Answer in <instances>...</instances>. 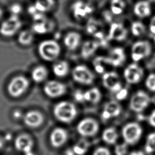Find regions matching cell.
<instances>
[{
	"mask_svg": "<svg viewBox=\"0 0 155 155\" xmlns=\"http://www.w3.org/2000/svg\"><path fill=\"white\" fill-rule=\"evenodd\" d=\"M77 109L71 102L62 101L55 105L53 114L56 119L63 123L71 122L77 116Z\"/></svg>",
	"mask_w": 155,
	"mask_h": 155,
	"instance_id": "6da1fadb",
	"label": "cell"
},
{
	"mask_svg": "<svg viewBox=\"0 0 155 155\" xmlns=\"http://www.w3.org/2000/svg\"><path fill=\"white\" fill-rule=\"evenodd\" d=\"M61 47L59 44L53 39L42 41L38 46L39 56L46 61H53L59 55Z\"/></svg>",
	"mask_w": 155,
	"mask_h": 155,
	"instance_id": "7a4b0ae2",
	"label": "cell"
},
{
	"mask_svg": "<svg viewBox=\"0 0 155 155\" xmlns=\"http://www.w3.org/2000/svg\"><path fill=\"white\" fill-rule=\"evenodd\" d=\"M142 135V128L137 122L126 124L122 128V136L124 142L133 145L139 142Z\"/></svg>",
	"mask_w": 155,
	"mask_h": 155,
	"instance_id": "3957f363",
	"label": "cell"
},
{
	"mask_svg": "<svg viewBox=\"0 0 155 155\" xmlns=\"http://www.w3.org/2000/svg\"><path fill=\"white\" fill-rule=\"evenodd\" d=\"M29 86L28 80L23 76L13 78L7 86L8 94L13 97H18L24 94Z\"/></svg>",
	"mask_w": 155,
	"mask_h": 155,
	"instance_id": "277c9868",
	"label": "cell"
},
{
	"mask_svg": "<svg viewBox=\"0 0 155 155\" xmlns=\"http://www.w3.org/2000/svg\"><path fill=\"white\" fill-rule=\"evenodd\" d=\"M21 24L19 16L11 15L2 22L0 26V34L5 37H11L19 30Z\"/></svg>",
	"mask_w": 155,
	"mask_h": 155,
	"instance_id": "5b68a950",
	"label": "cell"
},
{
	"mask_svg": "<svg viewBox=\"0 0 155 155\" xmlns=\"http://www.w3.org/2000/svg\"><path fill=\"white\" fill-rule=\"evenodd\" d=\"M76 130L78 133L82 137H92L97 133L99 124L95 119L87 117L83 119L78 124Z\"/></svg>",
	"mask_w": 155,
	"mask_h": 155,
	"instance_id": "8992f818",
	"label": "cell"
},
{
	"mask_svg": "<svg viewBox=\"0 0 155 155\" xmlns=\"http://www.w3.org/2000/svg\"><path fill=\"white\" fill-rule=\"evenodd\" d=\"M150 101L151 99L146 93L139 91L131 97L130 102V108L134 112L140 113L148 107Z\"/></svg>",
	"mask_w": 155,
	"mask_h": 155,
	"instance_id": "52a82bcc",
	"label": "cell"
},
{
	"mask_svg": "<svg viewBox=\"0 0 155 155\" xmlns=\"http://www.w3.org/2000/svg\"><path fill=\"white\" fill-rule=\"evenodd\" d=\"M72 77L76 82L85 85L92 84L94 80V76L92 72L83 65H78L73 68Z\"/></svg>",
	"mask_w": 155,
	"mask_h": 155,
	"instance_id": "ba28073f",
	"label": "cell"
},
{
	"mask_svg": "<svg viewBox=\"0 0 155 155\" xmlns=\"http://www.w3.org/2000/svg\"><path fill=\"white\" fill-rule=\"evenodd\" d=\"M151 51L150 44L147 41L135 42L131 49V58L135 62L139 61L143 58L148 56Z\"/></svg>",
	"mask_w": 155,
	"mask_h": 155,
	"instance_id": "9c48e42d",
	"label": "cell"
},
{
	"mask_svg": "<svg viewBox=\"0 0 155 155\" xmlns=\"http://www.w3.org/2000/svg\"><path fill=\"white\" fill-rule=\"evenodd\" d=\"M45 94L49 97L56 98L62 96L66 91L65 85L57 81H48L44 87Z\"/></svg>",
	"mask_w": 155,
	"mask_h": 155,
	"instance_id": "30bf717a",
	"label": "cell"
},
{
	"mask_svg": "<svg viewBox=\"0 0 155 155\" xmlns=\"http://www.w3.org/2000/svg\"><path fill=\"white\" fill-rule=\"evenodd\" d=\"M15 147L18 151L25 154L33 151L34 141L28 134H21L15 139Z\"/></svg>",
	"mask_w": 155,
	"mask_h": 155,
	"instance_id": "8fae6325",
	"label": "cell"
},
{
	"mask_svg": "<svg viewBox=\"0 0 155 155\" xmlns=\"http://www.w3.org/2000/svg\"><path fill=\"white\" fill-rule=\"evenodd\" d=\"M124 78L129 84L139 82L143 75V70L136 64H130L124 70Z\"/></svg>",
	"mask_w": 155,
	"mask_h": 155,
	"instance_id": "7c38bea8",
	"label": "cell"
},
{
	"mask_svg": "<svg viewBox=\"0 0 155 155\" xmlns=\"http://www.w3.org/2000/svg\"><path fill=\"white\" fill-rule=\"evenodd\" d=\"M68 133L62 128L57 127L53 130L50 135V142L54 148H59L68 140Z\"/></svg>",
	"mask_w": 155,
	"mask_h": 155,
	"instance_id": "4fadbf2b",
	"label": "cell"
},
{
	"mask_svg": "<svg viewBox=\"0 0 155 155\" xmlns=\"http://www.w3.org/2000/svg\"><path fill=\"white\" fill-rule=\"evenodd\" d=\"M119 80L118 74L113 71L104 73L102 76L103 84L105 87L113 92H117L122 88Z\"/></svg>",
	"mask_w": 155,
	"mask_h": 155,
	"instance_id": "5bb4252c",
	"label": "cell"
},
{
	"mask_svg": "<svg viewBox=\"0 0 155 155\" xmlns=\"http://www.w3.org/2000/svg\"><path fill=\"white\" fill-rule=\"evenodd\" d=\"M73 16L78 20L82 19L93 12L92 7L82 1H77L71 5Z\"/></svg>",
	"mask_w": 155,
	"mask_h": 155,
	"instance_id": "9a60e30c",
	"label": "cell"
},
{
	"mask_svg": "<svg viewBox=\"0 0 155 155\" xmlns=\"http://www.w3.org/2000/svg\"><path fill=\"white\" fill-rule=\"evenodd\" d=\"M23 120L26 126L35 128L39 127L43 123L44 116L38 111L31 110L25 114Z\"/></svg>",
	"mask_w": 155,
	"mask_h": 155,
	"instance_id": "2e32d148",
	"label": "cell"
},
{
	"mask_svg": "<svg viewBox=\"0 0 155 155\" xmlns=\"http://www.w3.org/2000/svg\"><path fill=\"white\" fill-rule=\"evenodd\" d=\"M127 35V30L122 24L113 23L111 25L107 39L108 40L113 39L117 41H122L126 38Z\"/></svg>",
	"mask_w": 155,
	"mask_h": 155,
	"instance_id": "e0dca14e",
	"label": "cell"
},
{
	"mask_svg": "<svg viewBox=\"0 0 155 155\" xmlns=\"http://www.w3.org/2000/svg\"><path fill=\"white\" fill-rule=\"evenodd\" d=\"M122 108L119 103L114 101H111L106 103L101 116L104 120H108L111 117L119 116Z\"/></svg>",
	"mask_w": 155,
	"mask_h": 155,
	"instance_id": "ac0fdd59",
	"label": "cell"
},
{
	"mask_svg": "<svg viewBox=\"0 0 155 155\" xmlns=\"http://www.w3.org/2000/svg\"><path fill=\"white\" fill-rule=\"evenodd\" d=\"M111 65L114 67L120 65L125 60V54L122 48L117 47L113 48L110 53L108 56Z\"/></svg>",
	"mask_w": 155,
	"mask_h": 155,
	"instance_id": "d6986e66",
	"label": "cell"
},
{
	"mask_svg": "<svg viewBox=\"0 0 155 155\" xmlns=\"http://www.w3.org/2000/svg\"><path fill=\"white\" fill-rule=\"evenodd\" d=\"M81 41V35L74 31L67 34L64 39V43L68 50H74L79 45Z\"/></svg>",
	"mask_w": 155,
	"mask_h": 155,
	"instance_id": "ffe728a7",
	"label": "cell"
},
{
	"mask_svg": "<svg viewBox=\"0 0 155 155\" xmlns=\"http://www.w3.org/2000/svg\"><path fill=\"white\" fill-rule=\"evenodd\" d=\"M134 13L139 18H145L151 13L150 3L147 1L137 2L134 6Z\"/></svg>",
	"mask_w": 155,
	"mask_h": 155,
	"instance_id": "44dd1931",
	"label": "cell"
},
{
	"mask_svg": "<svg viewBox=\"0 0 155 155\" xmlns=\"http://www.w3.org/2000/svg\"><path fill=\"white\" fill-rule=\"evenodd\" d=\"M99 44L96 41H87L84 43L81 49V55L83 58L87 59L91 56L97 49Z\"/></svg>",
	"mask_w": 155,
	"mask_h": 155,
	"instance_id": "7402d4cb",
	"label": "cell"
},
{
	"mask_svg": "<svg viewBox=\"0 0 155 155\" xmlns=\"http://www.w3.org/2000/svg\"><path fill=\"white\" fill-rule=\"evenodd\" d=\"M48 76L47 68L42 65L36 66L31 71V76L33 81L36 83H41L44 81Z\"/></svg>",
	"mask_w": 155,
	"mask_h": 155,
	"instance_id": "603a6c76",
	"label": "cell"
},
{
	"mask_svg": "<svg viewBox=\"0 0 155 155\" xmlns=\"http://www.w3.org/2000/svg\"><path fill=\"white\" fill-rule=\"evenodd\" d=\"M118 138V134L115 128L108 127L105 128L102 134V140L107 144L113 145L116 143Z\"/></svg>",
	"mask_w": 155,
	"mask_h": 155,
	"instance_id": "cb8c5ba5",
	"label": "cell"
},
{
	"mask_svg": "<svg viewBox=\"0 0 155 155\" xmlns=\"http://www.w3.org/2000/svg\"><path fill=\"white\" fill-rule=\"evenodd\" d=\"M53 73L58 77L62 78L65 76L69 70L68 63L65 61H59L56 62L52 67Z\"/></svg>",
	"mask_w": 155,
	"mask_h": 155,
	"instance_id": "d4e9b609",
	"label": "cell"
},
{
	"mask_svg": "<svg viewBox=\"0 0 155 155\" xmlns=\"http://www.w3.org/2000/svg\"><path fill=\"white\" fill-rule=\"evenodd\" d=\"M93 63L96 71L100 74L104 73L107 65H111L108 57L104 56H98L96 58Z\"/></svg>",
	"mask_w": 155,
	"mask_h": 155,
	"instance_id": "484cf974",
	"label": "cell"
},
{
	"mask_svg": "<svg viewBox=\"0 0 155 155\" xmlns=\"http://www.w3.org/2000/svg\"><path fill=\"white\" fill-rule=\"evenodd\" d=\"M101 99V93L99 90L96 87L92 88L84 93V100L93 104H96Z\"/></svg>",
	"mask_w": 155,
	"mask_h": 155,
	"instance_id": "4316f807",
	"label": "cell"
},
{
	"mask_svg": "<svg viewBox=\"0 0 155 155\" xmlns=\"http://www.w3.org/2000/svg\"><path fill=\"white\" fill-rule=\"evenodd\" d=\"M50 24L46 18L38 21H34L32 26L33 31L38 34H44L50 30Z\"/></svg>",
	"mask_w": 155,
	"mask_h": 155,
	"instance_id": "83f0119b",
	"label": "cell"
},
{
	"mask_svg": "<svg viewBox=\"0 0 155 155\" xmlns=\"http://www.w3.org/2000/svg\"><path fill=\"white\" fill-rule=\"evenodd\" d=\"M34 5L38 12L44 13L53 7L54 0H36Z\"/></svg>",
	"mask_w": 155,
	"mask_h": 155,
	"instance_id": "f1b7e54d",
	"label": "cell"
},
{
	"mask_svg": "<svg viewBox=\"0 0 155 155\" xmlns=\"http://www.w3.org/2000/svg\"><path fill=\"white\" fill-rule=\"evenodd\" d=\"M33 31L30 30H25L19 33L18 37V40L19 43L21 45H28L33 42Z\"/></svg>",
	"mask_w": 155,
	"mask_h": 155,
	"instance_id": "f546056e",
	"label": "cell"
},
{
	"mask_svg": "<svg viewBox=\"0 0 155 155\" xmlns=\"http://www.w3.org/2000/svg\"><path fill=\"white\" fill-rule=\"evenodd\" d=\"M144 148L145 153L147 154L155 152V132L151 133L147 136Z\"/></svg>",
	"mask_w": 155,
	"mask_h": 155,
	"instance_id": "4dcf8cb0",
	"label": "cell"
},
{
	"mask_svg": "<svg viewBox=\"0 0 155 155\" xmlns=\"http://www.w3.org/2000/svg\"><path fill=\"white\" fill-rule=\"evenodd\" d=\"M88 148V143L85 140H81L74 145L72 148L73 151L78 155H84Z\"/></svg>",
	"mask_w": 155,
	"mask_h": 155,
	"instance_id": "1f68e13d",
	"label": "cell"
},
{
	"mask_svg": "<svg viewBox=\"0 0 155 155\" xmlns=\"http://www.w3.org/2000/svg\"><path fill=\"white\" fill-rule=\"evenodd\" d=\"M131 32L133 35L136 36H139L143 35L145 31V25L140 22L136 21L134 22L131 24Z\"/></svg>",
	"mask_w": 155,
	"mask_h": 155,
	"instance_id": "d6a6232c",
	"label": "cell"
},
{
	"mask_svg": "<svg viewBox=\"0 0 155 155\" xmlns=\"http://www.w3.org/2000/svg\"><path fill=\"white\" fill-rule=\"evenodd\" d=\"M99 24L97 21H95L93 19H90L87 25V31L90 34H94L97 32L98 29Z\"/></svg>",
	"mask_w": 155,
	"mask_h": 155,
	"instance_id": "836d02e7",
	"label": "cell"
},
{
	"mask_svg": "<svg viewBox=\"0 0 155 155\" xmlns=\"http://www.w3.org/2000/svg\"><path fill=\"white\" fill-rule=\"evenodd\" d=\"M128 145L125 142L116 145L114 147L115 155H126L128 151Z\"/></svg>",
	"mask_w": 155,
	"mask_h": 155,
	"instance_id": "e575fe53",
	"label": "cell"
},
{
	"mask_svg": "<svg viewBox=\"0 0 155 155\" xmlns=\"http://www.w3.org/2000/svg\"><path fill=\"white\" fill-rule=\"evenodd\" d=\"M146 87L151 91H155V74L151 73L147 77L145 81Z\"/></svg>",
	"mask_w": 155,
	"mask_h": 155,
	"instance_id": "d590c367",
	"label": "cell"
},
{
	"mask_svg": "<svg viewBox=\"0 0 155 155\" xmlns=\"http://www.w3.org/2000/svg\"><path fill=\"white\" fill-rule=\"evenodd\" d=\"M22 10V6L18 3H14L10 6L9 10L12 15L19 16Z\"/></svg>",
	"mask_w": 155,
	"mask_h": 155,
	"instance_id": "8d00e7d4",
	"label": "cell"
},
{
	"mask_svg": "<svg viewBox=\"0 0 155 155\" xmlns=\"http://www.w3.org/2000/svg\"><path fill=\"white\" fill-rule=\"evenodd\" d=\"M92 155H111L110 150L104 147H99L96 148L93 152Z\"/></svg>",
	"mask_w": 155,
	"mask_h": 155,
	"instance_id": "74e56055",
	"label": "cell"
},
{
	"mask_svg": "<svg viewBox=\"0 0 155 155\" xmlns=\"http://www.w3.org/2000/svg\"><path fill=\"white\" fill-rule=\"evenodd\" d=\"M94 36L95 38L97 39V42L99 43V44H101L102 45H105L106 44L105 39L104 38V34L102 32L100 31H97L94 34Z\"/></svg>",
	"mask_w": 155,
	"mask_h": 155,
	"instance_id": "f35d334b",
	"label": "cell"
},
{
	"mask_svg": "<svg viewBox=\"0 0 155 155\" xmlns=\"http://www.w3.org/2000/svg\"><path fill=\"white\" fill-rule=\"evenodd\" d=\"M128 94V90L127 88H121L119 91H117V93L116 94V99L119 101L124 100L126 98Z\"/></svg>",
	"mask_w": 155,
	"mask_h": 155,
	"instance_id": "ab89813d",
	"label": "cell"
},
{
	"mask_svg": "<svg viewBox=\"0 0 155 155\" xmlns=\"http://www.w3.org/2000/svg\"><path fill=\"white\" fill-rule=\"evenodd\" d=\"M111 6L116 7L124 10L125 7V2L124 0H111Z\"/></svg>",
	"mask_w": 155,
	"mask_h": 155,
	"instance_id": "60d3db41",
	"label": "cell"
},
{
	"mask_svg": "<svg viewBox=\"0 0 155 155\" xmlns=\"http://www.w3.org/2000/svg\"><path fill=\"white\" fill-rule=\"evenodd\" d=\"M74 98L76 101L81 102H82L84 100V93H82V91L81 90H76L74 93Z\"/></svg>",
	"mask_w": 155,
	"mask_h": 155,
	"instance_id": "b9f144b4",
	"label": "cell"
},
{
	"mask_svg": "<svg viewBox=\"0 0 155 155\" xmlns=\"http://www.w3.org/2000/svg\"><path fill=\"white\" fill-rule=\"evenodd\" d=\"M149 124L155 128V110L153 111L148 118Z\"/></svg>",
	"mask_w": 155,
	"mask_h": 155,
	"instance_id": "7bdbcfd3",
	"label": "cell"
},
{
	"mask_svg": "<svg viewBox=\"0 0 155 155\" xmlns=\"http://www.w3.org/2000/svg\"><path fill=\"white\" fill-rule=\"evenodd\" d=\"M150 31L155 35V16L152 18L150 24Z\"/></svg>",
	"mask_w": 155,
	"mask_h": 155,
	"instance_id": "ee69618b",
	"label": "cell"
},
{
	"mask_svg": "<svg viewBox=\"0 0 155 155\" xmlns=\"http://www.w3.org/2000/svg\"><path fill=\"white\" fill-rule=\"evenodd\" d=\"M111 13L110 12H108V11H105L104 13V16L105 17V19L107 21H111Z\"/></svg>",
	"mask_w": 155,
	"mask_h": 155,
	"instance_id": "f6af8a7d",
	"label": "cell"
},
{
	"mask_svg": "<svg viewBox=\"0 0 155 155\" xmlns=\"http://www.w3.org/2000/svg\"><path fill=\"white\" fill-rule=\"evenodd\" d=\"M129 155H145V154L142 151H134L131 152Z\"/></svg>",
	"mask_w": 155,
	"mask_h": 155,
	"instance_id": "bcb514c9",
	"label": "cell"
},
{
	"mask_svg": "<svg viewBox=\"0 0 155 155\" xmlns=\"http://www.w3.org/2000/svg\"><path fill=\"white\" fill-rule=\"evenodd\" d=\"M21 114V111H18V110H17V111H15V112H14V113H13V116H14V117H16V118H18V117H19Z\"/></svg>",
	"mask_w": 155,
	"mask_h": 155,
	"instance_id": "7dc6e473",
	"label": "cell"
},
{
	"mask_svg": "<svg viewBox=\"0 0 155 155\" xmlns=\"http://www.w3.org/2000/svg\"><path fill=\"white\" fill-rule=\"evenodd\" d=\"M66 155H78L76 154L73 151V150H67V151L66 152Z\"/></svg>",
	"mask_w": 155,
	"mask_h": 155,
	"instance_id": "c3c4849f",
	"label": "cell"
},
{
	"mask_svg": "<svg viewBox=\"0 0 155 155\" xmlns=\"http://www.w3.org/2000/svg\"><path fill=\"white\" fill-rule=\"evenodd\" d=\"M4 145V139L0 136V149H1Z\"/></svg>",
	"mask_w": 155,
	"mask_h": 155,
	"instance_id": "681fc988",
	"label": "cell"
},
{
	"mask_svg": "<svg viewBox=\"0 0 155 155\" xmlns=\"http://www.w3.org/2000/svg\"><path fill=\"white\" fill-rule=\"evenodd\" d=\"M151 101L155 104V95L154 96H153V97L151 99Z\"/></svg>",
	"mask_w": 155,
	"mask_h": 155,
	"instance_id": "f907efd6",
	"label": "cell"
},
{
	"mask_svg": "<svg viewBox=\"0 0 155 155\" xmlns=\"http://www.w3.org/2000/svg\"><path fill=\"white\" fill-rule=\"evenodd\" d=\"M24 155H35V154L33 153V151H31V152L28 153H27V154H24Z\"/></svg>",
	"mask_w": 155,
	"mask_h": 155,
	"instance_id": "816d5d0a",
	"label": "cell"
},
{
	"mask_svg": "<svg viewBox=\"0 0 155 155\" xmlns=\"http://www.w3.org/2000/svg\"><path fill=\"white\" fill-rule=\"evenodd\" d=\"M2 11L1 10V8H0V19H1V17H2Z\"/></svg>",
	"mask_w": 155,
	"mask_h": 155,
	"instance_id": "f5cc1de1",
	"label": "cell"
},
{
	"mask_svg": "<svg viewBox=\"0 0 155 155\" xmlns=\"http://www.w3.org/2000/svg\"><path fill=\"white\" fill-rule=\"evenodd\" d=\"M151 1H155V0H151Z\"/></svg>",
	"mask_w": 155,
	"mask_h": 155,
	"instance_id": "db71d44e",
	"label": "cell"
},
{
	"mask_svg": "<svg viewBox=\"0 0 155 155\" xmlns=\"http://www.w3.org/2000/svg\"><path fill=\"white\" fill-rule=\"evenodd\" d=\"M154 42H155V38H154Z\"/></svg>",
	"mask_w": 155,
	"mask_h": 155,
	"instance_id": "11a10c76",
	"label": "cell"
}]
</instances>
